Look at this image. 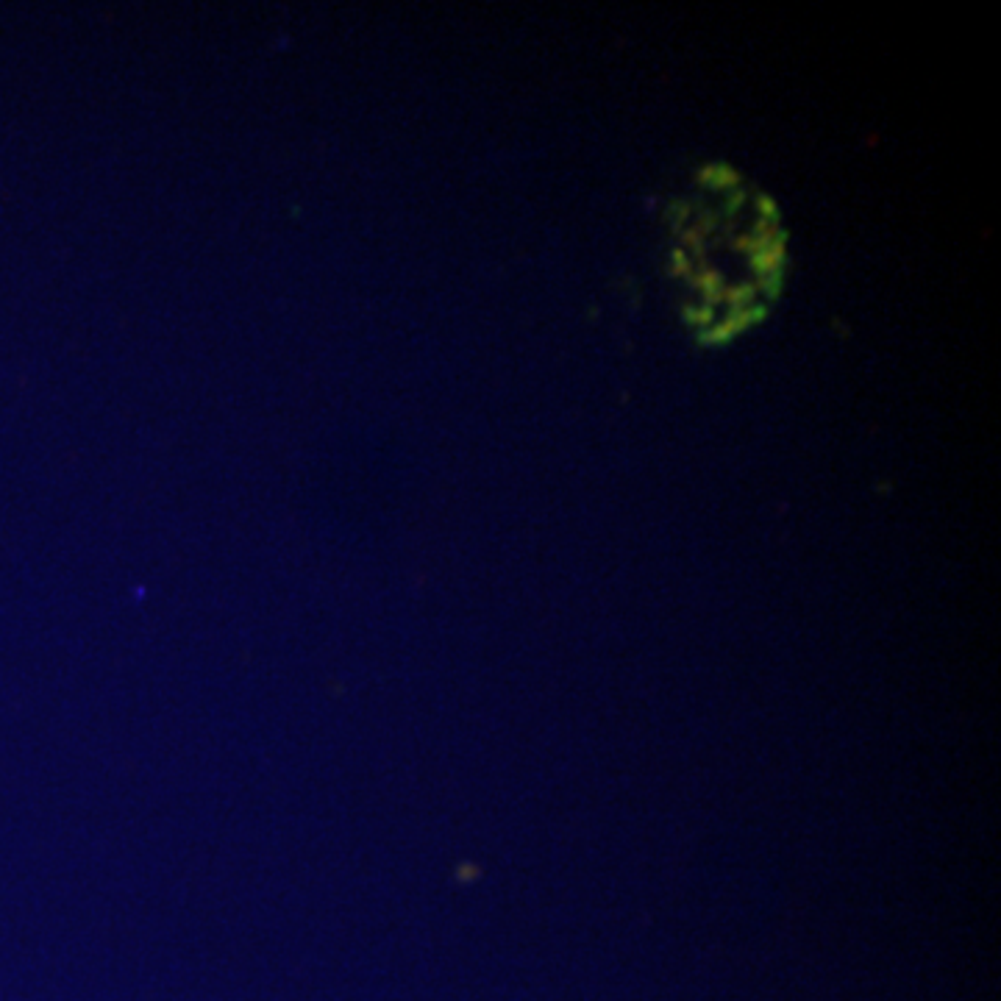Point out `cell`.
I'll return each mask as SVG.
<instances>
[{"label": "cell", "mask_w": 1001, "mask_h": 1001, "mask_svg": "<svg viewBox=\"0 0 1001 1001\" xmlns=\"http://www.w3.org/2000/svg\"><path fill=\"white\" fill-rule=\"evenodd\" d=\"M768 317V304H754L743 309V312H729V317L723 323H712L710 329L698 331V345L701 348H721V345L732 343L737 334H743L751 326H757Z\"/></svg>", "instance_id": "1"}, {"label": "cell", "mask_w": 1001, "mask_h": 1001, "mask_svg": "<svg viewBox=\"0 0 1001 1001\" xmlns=\"http://www.w3.org/2000/svg\"><path fill=\"white\" fill-rule=\"evenodd\" d=\"M690 284L696 287L698 292H701V298H704V304L707 306H715L718 304H723V292H726V281H723V276L718 273V270H712V267H698V270H693L690 276Z\"/></svg>", "instance_id": "2"}, {"label": "cell", "mask_w": 1001, "mask_h": 1001, "mask_svg": "<svg viewBox=\"0 0 1001 1001\" xmlns=\"http://www.w3.org/2000/svg\"><path fill=\"white\" fill-rule=\"evenodd\" d=\"M698 184L712 192H732L740 190V173L732 165H707L698 170Z\"/></svg>", "instance_id": "3"}, {"label": "cell", "mask_w": 1001, "mask_h": 1001, "mask_svg": "<svg viewBox=\"0 0 1001 1001\" xmlns=\"http://www.w3.org/2000/svg\"><path fill=\"white\" fill-rule=\"evenodd\" d=\"M773 231H776L773 226H768V223L757 220V223H754V229L748 231V234H743V237H737L735 248L748 256L757 254V251H762V248H768V245H771Z\"/></svg>", "instance_id": "4"}, {"label": "cell", "mask_w": 1001, "mask_h": 1001, "mask_svg": "<svg viewBox=\"0 0 1001 1001\" xmlns=\"http://www.w3.org/2000/svg\"><path fill=\"white\" fill-rule=\"evenodd\" d=\"M754 298H757L754 284H737L732 290L723 292V301L729 304V312H743L748 306H754Z\"/></svg>", "instance_id": "5"}, {"label": "cell", "mask_w": 1001, "mask_h": 1001, "mask_svg": "<svg viewBox=\"0 0 1001 1001\" xmlns=\"http://www.w3.org/2000/svg\"><path fill=\"white\" fill-rule=\"evenodd\" d=\"M682 317H685V323L690 326V329H698V331H704V329H710L712 323H715V309L712 306H690L687 304L685 309H682Z\"/></svg>", "instance_id": "6"}, {"label": "cell", "mask_w": 1001, "mask_h": 1001, "mask_svg": "<svg viewBox=\"0 0 1001 1001\" xmlns=\"http://www.w3.org/2000/svg\"><path fill=\"white\" fill-rule=\"evenodd\" d=\"M754 287H757V292L765 295V301H779L782 287H785V270H773L768 276H760Z\"/></svg>", "instance_id": "7"}, {"label": "cell", "mask_w": 1001, "mask_h": 1001, "mask_svg": "<svg viewBox=\"0 0 1001 1001\" xmlns=\"http://www.w3.org/2000/svg\"><path fill=\"white\" fill-rule=\"evenodd\" d=\"M690 212H693V206L687 201H671L665 206V220H668V226H671L673 234H682V231H685V223L687 217H690Z\"/></svg>", "instance_id": "8"}, {"label": "cell", "mask_w": 1001, "mask_h": 1001, "mask_svg": "<svg viewBox=\"0 0 1001 1001\" xmlns=\"http://www.w3.org/2000/svg\"><path fill=\"white\" fill-rule=\"evenodd\" d=\"M757 212H760V220L762 223H768V226H773V229H779V206H776V201H773L771 195H757Z\"/></svg>", "instance_id": "9"}, {"label": "cell", "mask_w": 1001, "mask_h": 1001, "mask_svg": "<svg viewBox=\"0 0 1001 1001\" xmlns=\"http://www.w3.org/2000/svg\"><path fill=\"white\" fill-rule=\"evenodd\" d=\"M693 273V262L687 256L685 248H673L671 251V276L673 279H687Z\"/></svg>", "instance_id": "10"}, {"label": "cell", "mask_w": 1001, "mask_h": 1001, "mask_svg": "<svg viewBox=\"0 0 1001 1001\" xmlns=\"http://www.w3.org/2000/svg\"><path fill=\"white\" fill-rule=\"evenodd\" d=\"M679 237H682V245H685V248H690V254L696 256L698 262L704 265V234H701V231H698L696 226H693V229L682 231ZM690 254H687V256H690Z\"/></svg>", "instance_id": "11"}, {"label": "cell", "mask_w": 1001, "mask_h": 1001, "mask_svg": "<svg viewBox=\"0 0 1001 1001\" xmlns=\"http://www.w3.org/2000/svg\"><path fill=\"white\" fill-rule=\"evenodd\" d=\"M743 203H746V190L726 192V203H723V215H726V217H735L737 212L743 209Z\"/></svg>", "instance_id": "12"}, {"label": "cell", "mask_w": 1001, "mask_h": 1001, "mask_svg": "<svg viewBox=\"0 0 1001 1001\" xmlns=\"http://www.w3.org/2000/svg\"><path fill=\"white\" fill-rule=\"evenodd\" d=\"M715 226H718V215H715V212H710V209H707V212H701V220H698L696 229L701 231L704 237H707V234H710Z\"/></svg>", "instance_id": "13"}]
</instances>
